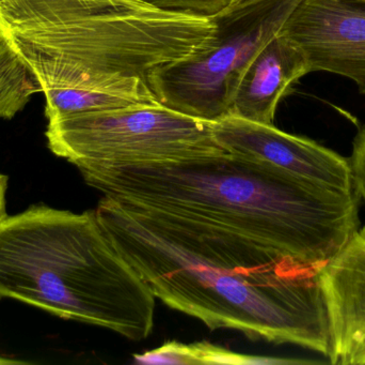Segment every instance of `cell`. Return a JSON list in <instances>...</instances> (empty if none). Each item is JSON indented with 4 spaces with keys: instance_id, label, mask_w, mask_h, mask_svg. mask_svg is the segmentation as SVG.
Returning <instances> with one entry per match:
<instances>
[{
    "instance_id": "10",
    "label": "cell",
    "mask_w": 365,
    "mask_h": 365,
    "mask_svg": "<svg viewBox=\"0 0 365 365\" xmlns=\"http://www.w3.org/2000/svg\"><path fill=\"white\" fill-rule=\"evenodd\" d=\"M152 9L139 0H0V34H34Z\"/></svg>"
},
{
    "instance_id": "13",
    "label": "cell",
    "mask_w": 365,
    "mask_h": 365,
    "mask_svg": "<svg viewBox=\"0 0 365 365\" xmlns=\"http://www.w3.org/2000/svg\"><path fill=\"white\" fill-rule=\"evenodd\" d=\"M38 92V79L0 34V118L12 119Z\"/></svg>"
},
{
    "instance_id": "9",
    "label": "cell",
    "mask_w": 365,
    "mask_h": 365,
    "mask_svg": "<svg viewBox=\"0 0 365 365\" xmlns=\"http://www.w3.org/2000/svg\"><path fill=\"white\" fill-rule=\"evenodd\" d=\"M304 51L282 34L272 36L240 77L229 116L274 124L277 107L291 86L310 73Z\"/></svg>"
},
{
    "instance_id": "1",
    "label": "cell",
    "mask_w": 365,
    "mask_h": 365,
    "mask_svg": "<svg viewBox=\"0 0 365 365\" xmlns=\"http://www.w3.org/2000/svg\"><path fill=\"white\" fill-rule=\"evenodd\" d=\"M98 222L154 297L208 328L330 351L326 264L300 261L215 225L105 197Z\"/></svg>"
},
{
    "instance_id": "6",
    "label": "cell",
    "mask_w": 365,
    "mask_h": 365,
    "mask_svg": "<svg viewBox=\"0 0 365 365\" xmlns=\"http://www.w3.org/2000/svg\"><path fill=\"white\" fill-rule=\"evenodd\" d=\"M279 34L304 51L311 72L346 77L365 94V0H300Z\"/></svg>"
},
{
    "instance_id": "18",
    "label": "cell",
    "mask_w": 365,
    "mask_h": 365,
    "mask_svg": "<svg viewBox=\"0 0 365 365\" xmlns=\"http://www.w3.org/2000/svg\"><path fill=\"white\" fill-rule=\"evenodd\" d=\"M27 364V362L19 361V360L6 359V358L0 357V365H19Z\"/></svg>"
},
{
    "instance_id": "14",
    "label": "cell",
    "mask_w": 365,
    "mask_h": 365,
    "mask_svg": "<svg viewBox=\"0 0 365 365\" xmlns=\"http://www.w3.org/2000/svg\"><path fill=\"white\" fill-rule=\"evenodd\" d=\"M152 8L212 16L223 10L222 0H139Z\"/></svg>"
},
{
    "instance_id": "3",
    "label": "cell",
    "mask_w": 365,
    "mask_h": 365,
    "mask_svg": "<svg viewBox=\"0 0 365 365\" xmlns=\"http://www.w3.org/2000/svg\"><path fill=\"white\" fill-rule=\"evenodd\" d=\"M143 341L155 299L120 254L96 211L34 206L0 223V299Z\"/></svg>"
},
{
    "instance_id": "2",
    "label": "cell",
    "mask_w": 365,
    "mask_h": 365,
    "mask_svg": "<svg viewBox=\"0 0 365 365\" xmlns=\"http://www.w3.org/2000/svg\"><path fill=\"white\" fill-rule=\"evenodd\" d=\"M121 205L215 225L300 261L326 264L359 231L356 191L336 190L245 154L78 167Z\"/></svg>"
},
{
    "instance_id": "15",
    "label": "cell",
    "mask_w": 365,
    "mask_h": 365,
    "mask_svg": "<svg viewBox=\"0 0 365 365\" xmlns=\"http://www.w3.org/2000/svg\"><path fill=\"white\" fill-rule=\"evenodd\" d=\"M355 191L360 201L365 204V129L360 131L354 141L353 156L351 158ZM365 231V226L362 227Z\"/></svg>"
},
{
    "instance_id": "17",
    "label": "cell",
    "mask_w": 365,
    "mask_h": 365,
    "mask_svg": "<svg viewBox=\"0 0 365 365\" xmlns=\"http://www.w3.org/2000/svg\"><path fill=\"white\" fill-rule=\"evenodd\" d=\"M223 10L225 9H236L242 8V6H249V4H255L259 0H222Z\"/></svg>"
},
{
    "instance_id": "4",
    "label": "cell",
    "mask_w": 365,
    "mask_h": 365,
    "mask_svg": "<svg viewBox=\"0 0 365 365\" xmlns=\"http://www.w3.org/2000/svg\"><path fill=\"white\" fill-rule=\"evenodd\" d=\"M300 0H259L212 15L214 32L193 53L163 64L148 83L162 104L215 122L230 115L242 73Z\"/></svg>"
},
{
    "instance_id": "8",
    "label": "cell",
    "mask_w": 365,
    "mask_h": 365,
    "mask_svg": "<svg viewBox=\"0 0 365 365\" xmlns=\"http://www.w3.org/2000/svg\"><path fill=\"white\" fill-rule=\"evenodd\" d=\"M330 362L365 365V231L359 229L322 271Z\"/></svg>"
},
{
    "instance_id": "5",
    "label": "cell",
    "mask_w": 365,
    "mask_h": 365,
    "mask_svg": "<svg viewBox=\"0 0 365 365\" xmlns=\"http://www.w3.org/2000/svg\"><path fill=\"white\" fill-rule=\"evenodd\" d=\"M47 144L75 166L151 162L227 154L212 124L162 103L48 120Z\"/></svg>"
},
{
    "instance_id": "16",
    "label": "cell",
    "mask_w": 365,
    "mask_h": 365,
    "mask_svg": "<svg viewBox=\"0 0 365 365\" xmlns=\"http://www.w3.org/2000/svg\"><path fill=\"white\" fill-rule=\"evenodd\" d=\"M6 190H8V177L0 173V223L8 216L6 211Z\"/></svg>"
},
{
    "instance_id": "11",
    "label": "cell",
    "mask_w": 365,
    "mask_h": 365,
    "mask_svg": "<svg viewBox=\"0 0 365 365\" xmlns=\"http://www.w3.org/2000/svg\"><path fill=\"white\" fill-rule=\"evenodd\" d=\"M43 94L47 120L160 102L147 79L140 77H120L87 87L47 89Z\"/></svg>"
},
{
    "instance_id": "12",
    "label": "cell",
    "mask_w": 365,
    "mask_h": 365,
    "mask_svg": "<svg viewBox=\"0 0 365 365\" xmlns=\"http://www.w3.org/2000/svg\"><path fill=\"white\" fill-rule=\"evenodd\" d=\"M139 364H310L302 360L278 359L240 355L208 342L182 344L177 341L141 355H134Z\"/></svg>"
},
{
    "instance_id": "7",
    "label": "cell",
    "mask_w": 365,
    "mask_h": 365,
    "mask_svg": "<svg viewBox=\"0 0 365 365\" xmlns=\"http://www.w3.org/2000/svg\"><path fill=\"white\" fill-rule=\"evenodd\" d=\"M212 124L215 139L225 151L267 161L336 190L355 191L351 160L312 139L283 132L274 124H257L235 116Z\"/></svg>"
}]
</instances>
